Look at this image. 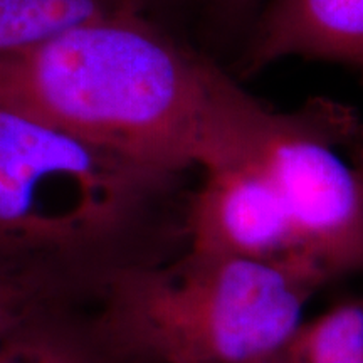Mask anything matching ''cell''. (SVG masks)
I'll use <instances>...</instances> for the list:
<instances>
[{"mask_svg":"<svg viewBox=\"0 0 363 363\" xmlns=\"http://www.w3.org/2000/svg\"><path fill=\"white\" fill-rule=\"evenodd\" d=\"M0 103L175 175L246 155L272 113L142 11L2 56Z\"/></svg>","mask_w":363,"mask_h":363,"instance_id":"1","label":"cell"},{"mask_svg":"<svg viewBox=\"0 0 363 363\" xmlns=\"http://www.w3.org/2000/svg\"><path fill=\"white\" fill-rule=\"evenodd\" d=\"M179 177L0 103V272L94 293L143 259Z\"/></svg>","mask_w":363,"mask_h":363,"instance_id":"2","label":"cell"},{"mask_svg":"<svg viewBox=\"0 0 363 363\" xmlns=\"http://www.w3.org/2000/svg\"><path fill=\"white\" fill-rule=\"evenodd\" d=\"M350 160L353 162V165H355V169L358 170V174L363 179V140L362 142H358L355 147H352L350 150Z\"/></svg>","mask_w":363,"mask_h":363,"instance_id":"12","label":"cell"},{"mask_svg":"<svg viewBox=\"0 0 363 363\" xmlns=\"http://www.w3.org/2000/svg\"><path fill=\"white\" fill-rule=\"evenodd\" d=\"M123 11L147 12L143 0H0V57Z\"/></svg>","mask_w":363,"mask_h":363,"instance_id":"8","label":"cell"},{"mask_svg":"<svg viewBox=\"0 0 363 363\" xmlns=\"http://www.w3.org/2000/svg\"><path fill=\"white\" fill-rule=\"evenodd\" d=\"M201 172L185 212L187 249L298 267L326 284L303 256L278 189L251 153Z\"/></svg>","mask_w":363,"mask_h":363,"instance_id":"5","label":"cell"},{"mask_svg":"<svg viewBox=\"0 0 363 363\" xmlns=\"http://www.w3.org/2000/svg\"><path fill=\"white\" fill-rule=\"evenodd\" d=\"M291 57L350 66L363 78V0H269L240 71L256 74Z\"/></svg>","mask_w":363,"mask_h":363,"instance_id":"6","label":"cell"},{"mask_svg":"<svg viewBox=\"0 0 363 363\" xmlns=\"http://www.w3.org/2000/svg\"><path fill=\"white\" fill-rule=\"evenodd\" d=\"M259 363H293V362L289 360V357L286 355V353H283V355L269 358V360H264V362H259Z\"/></svg>","mask_w":363,"mask_h":363,"instance_id":"13","label":"cell"},{"mask_svg":"<svg viewBox=\"0 0 363 363\" xmlns=\"http://www.w3.org/2000/svg\"><path fill=\"white\" fill-rule=\"evenodd\" d=\"M286 355L293 363H363V296L305 320Z\"/></svg>","mask_w":363,"mask_h":363,"instance_id":"9","label":"cell"},{"mask_svg":"<svg viewBox=\"0 0 363 363\" xmlns=\"http://www.w3.org/2000/svg\"><path fill=\"white\" fill-rule=\"evenodd\" d=\"M143 4H145V9H147V11H148V7H150V4H152V0H143Z\"/></svg>","mask_w":363,"mask_h":363,"instance_id":"14","label":"cell"},{"mask_svg":"<svg viewBox=\"0 0 363 363\" xmlns=\"http://www.w3.org/2000/svg\"><path fill=\"white\" fill-rule=\"evenodd\" d=\"M211 4L219 16L225 17V19H235V17L242 16L244 12L251 11L256 0H211Z\"/></svg>","mask_w":363,"mask_h":363,"instance_id":"11","label":"cell"},{"mask_svg":"<svg viewBox=\"0 0 363 363\" xmlns=\"http://www.w3.org/2000/svg\"><path fill=\"white\" fill-rule=\"evenodd\" d=\"M74 296L81 293L66 286L0 272V335L51 308L71 305Z\"/></svg>","mask_w":363,"mask_h":363,"instance_id":"10","label":"cell"},{"mask_svg":"<svg viewBox=\"0 0 363 363\" xmlns=\"http://www.w3.org/2000/svg\"><path fill=\"white\" fill-rule=\"evenodd\" d=\"M363 140L353 108L311 99L272 111L251 155L281 195L303 256L326 281L363 274V179L340 155Z\"/></svg>","mask_w":363,"mask_h":363,"instance_id":"4","label":"cell"},{"mask_svg":"<svg viewBox=\"0 0 363 363\" xmlns=\"http://www.w3.org/2000/svg\"><path fill=\"white\" fill-rule=\"evenodd\" d=\"M0 363H121L94 320H81L71 305L51 308L0 335Z\"/></svg>","mask_w":363,"mask_h":363,"instance_id":"7","label":"cell"},{"mask_svg":"<svg viewBox=\"0 0 363 363\" xmlns=\"http://www.w3.org/2000/svg\"><path fill=\"white\" fill-rule=\"evenodd\" d=\"M323 286L298 267L187 249L104 276L93 320L121 363H259L286 353Z\"/></svg>","mask_w":363,"mask_h":363,"instance_id":"3","label":"cell"}]
</instances>
